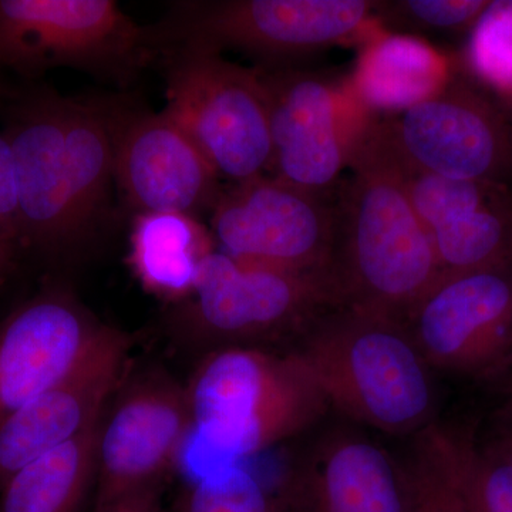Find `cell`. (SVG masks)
Wrapping results in <instances>:
<instances>
[{"instance_id":"cell-2","label":"cell","mask_w":512,"mask_h":512,"mask_svg":"<svg viewBox=\"0 0 512 512\" xmlns=\"http://www.w3.org/2000/svg\"><path fill=\"white\" fill-rule=\"evenodd\" d=\"M372 123L336 204L332 275L339 308L404 323L444 275L396 160Z\"/></svg>"},{"instance_id":"cell-21","label":"cell","mask_w":512,"mask_h":512,"mask_svg":"<svg viewBox=\"0 0 512 512\" xmlns=\"http://www.w3.org/2000/svg\"><path fill=\"white\" fill-rule=\"evenodd\" d=\"M100 421L10 477L0 490V512H80L96 487Z\"/></svg>"},{"instance_id":"cell-13","label":"cell","mask_w":512,"mask_h":512,"mask_svg":"<svg viewBox=\"0 0 512 512\" xmlns=\"http://www.w3.org/2000/svg\"><path fill=\"white\" fill-rule=\"evenodd\" d=\"M404 325L433 370L503 375L512 367V265L444 276Z\"/></svg>"},{"instance_id":"cell-9","label":"cell","mask_w":512,"mask_h":512,"mask_svg":"<svg viewBox=\"0 0 512 512\" xmlns=\"http://www.w3.org/2000/svg\"><path fill=\"white\" fill-rule=\"evenodd\" d=\"M256 69L268 101V174L328 198L375 116L363 109L346 79L336 82L296 67Z\"/></svg>"},{"instance_id":"cell-16","label":"cell","mask_w":512,"mask_h":512,"mask_svg":"<svg viewBox=\"0 0 512 512\" xmlns=\"http://www.w3.org/2000/svg\"><path fill=\"white\" fill-rule=\"evenodd\" d=\"M133 343L110 326L76 369L0 424V490L23 467L99 423L127 375Z\"/></svg>"},{"instance_id":"cell-4","label":"cell","mask_w":512,"mask_h":512,"mask_svg":"<svg viewBox=\"0 0 512 512\" xmlns=\"http://www.w3.org/2000/svg\"><path fill=\"white\" fill-rule=\"evenodd\" d=\"M194 433L212 453L241 460L308 430L330 409L299 350H212L187 384Z\"/></svg>"},{"instance_id":"cell-18","label":"cell","mask_w":512,"mask_h":512,"mask_svg":"<svg viewBox=\"0 0 512 512\" xmlns=\"http://www.w3.org/2000/svg\"><path fill=\"white\" fill-rule=\"evenodd\" d=\"M282 491L303 512H403L397 460L350 431L323 437Z\"/></svg>"},{"instance_id":"cell-1","label":"cell","mask_w":512,"mask_h":512,"mask_svg":"<svg viewBox=\"0 0 512 512\" xmlns=\"http://www.w3.org/2000/svg\"><path fill=\"white\" fill-rule=\"evenodd\" d=\"M0 119L15 156L23 256L53 268L76 261L114 222L113 94L6 87Z\"/></svg>"},{"instance_id":"cell-7","label":"cell","mask_w":512,"mask_h":512,"mask_svg":"<svg viewBox=\"0 0 512 512\" xmlns=\"http://www.w3.org/2000/svg\"><path fill=\"white\" fill-rule=\"evenodd\" d=\"M154 62L147 26L114 0H0V69L26 83L67 67L127 87Z\"/></svg>"},{"instance_id":"cell-22","label":"cell","mask_w":512,"mask_h":512,"mask_svg":"<svg viewBox=\"0 0 512 512\" xmlns=\"http://www.w3.org/2000/svg\"><path fill=\"white\" fill-rule=\"evenodd\" d=\"M181 512H303L284 491L266 487L238 464H225L192 481Z\"/></svg>"},{"instance_id":"cell-12","label":"cell","mask_w":512,"mask_h":512,"mask_svg":"<svg viewBox=\"0 0 512 512\" xmlns=\"http://www.w3.org/2000/svg\"><path fill=\"white\" fill-rule=\"evenodd\" d=\"M192 431L187 387L160 370L124 376L100 421L94 507L163 484Z\"/></svg>"},{"instance_id":"cell-29","label":"cell","mask_w":512,"mask_h":512,"mask_svg":"<svg viewBox=\"0 0 512 512\" xmlns=\"http://www.w3.org/2000/svg\"><path fill=\"white\" fill-rule=\"evenodd\" d=\"M23 261L25 258L20 249L8 238L0 235V289L5 288L18 275Z\"/></svg>"},{"instance_id":"cell-26","label":"cell","mask_w":512,"mask_h":512,"mask_svg":"<svg viewBox=\"0 0 512 512\" xmlns=\"http://www.w3.org/2000/svg\"><path fill=\"white\" fill-rule=\"evenodd\" d=\"M488 5L487 0H406L377 8L384 18L410 28L457 30L473 28Z\"/></svg>"},{"instance_id":"cell-24","label":"cell","mask_w":512,"mask_h":512,"mask_svg":"<svg viewBox=\"0 0 512 512\" xmlns=\"http://www.w3.org/2000/svg\"><path fill=\"white\" fill-rule=\"evenodd\" d=\"M466 63L478 82L512 103V0H497L471 28Z\"/></svg>"},{"instance_id":"cell-5","label":"cell","mask_w":512,"mask_h":512,"mask_svg":"<svg viewBox=\"0 0 512 512\" xmlns=\"http://www.w3.org/2000/svg\"><path fill=\"white\" fill-rule=\"evenodd\" d=\"M367 0H181L147 26L157 56L171 47L237 50L259 69L293 67L298 60L379 29Z\"/></svg>"},{"instance_id":"cell-28","label":"cell","mask_w":512,"mask_h":512,"mask_svg":"<svg viewBox=\"0 0 512 512\" xmlns=\"http://www.w3.org/2000/svg\"><path fill=\"white\" fill-rule=\"evenodd\" d=\"M94 512H164L161 505V485L140 488L121 495L110 503L96 505Z\"/></svg>"},{"instance_id":"cell-27","label":"cell","mask_w":512,"mask_h":512,"mask_svg":"<svg viewBox=\"0 0 512 512\" xmlns=\"http://www.w3.org/2000/svg\"><path fill=\"white\" fill-rule=\"evenodd\" d=\"M0 235L20 248L19 187L15 156L0 128ZM25 258V256H23Z\"/></svg>"},{"instance_id":"cell-11","label":"cell","mask_w":512,"mask_h":512,"mask_svg":"<svg viewBox=\"0 0 512 512\" xmlns=\"http://www.w3.org/2000/svg\"><path fill=\"white\" fill-rule=\"evenodd\" d=\"M210 222L220 251L237 261L293 272L332 269L336 205L272 175L221 191Z\"/></svg>"},{"instance_id":"cell-8","label":"cell","mask_w":512,"mask_h":512,"mask_svg":"<svg viewBox=\"0 0 512 512\" xmlns=\"http://www.w3.org/2000/svg\"><path fill=\"white\" fill-rule=\"evenodd\" d=\"M165 111L190 134L220 178L232 184L269 173L268 101L258 69L204 47H171L157 56Z\"/></svg>"},{"instance_id":"cell-23","label":"cell","mask_w":512,"mask_h":512,"mask_svg":"<svg viewBox=\"0 0 512 512\" xmlns=\"http://www.w3.org/2000/svg\"><path fill=\"white\" fill-rule=\"evenodd\" d=\"M427 433L477 488L491 512H512V467L490 444L467 431L433 423Z\"/></svg>"},{"instance_id":"cell-10","label":"cell","mask_w":512,"mask_h":512,"mask_svg":"<svg viewBox=\"0 0 512 512\" xmlns=\"http://www.w3.org/2000/svg\"><path fill=\"white\" fill-rule=\"evenodd\" d=\"M373 131L400 163L450 180L511 185L512 124L467 84L399 114L373 119Z\"/></svg>"},{"instance_id":"cell-32","label":"cell","mask_w":512,"mask_h":512,"mask_svg":"<svg viewBox=\"0 0 512 512\" xmlns=\"http://www.w3.org/2000/svg\"><path fill=\"white\" fill-rule=\"evenodd\" d=\"M6 86H3L2 83H0V96H2L3 92H5Z\"/></svg>"},{"instance_id":"cell-30","label":"cell","mask_w":512,"mask_h":512,"mask_svg":"<svg viewBox=\"0 0 512 512\" xmlns=\"http://www.w3.org/2000/svg\"><path fill=\"white\" fill-rule=\"evenodd\" d=\"M491 447L495 448L498 453L510 463L512 467V421L504 419V424L501 430L498 431L497 436L490 441Z\"/></svg>"},{"instance_id":"cell-20","label":"cell","mask_w":512,"mask_h":512,"mask_svg":"<svg viewBox=\"0 0 512 512\" xmlns=\"http://www.w3.org/2000/svg\"><path fill=\"white\" fill-rule=\"evenodd\" d=\"M214 245L200 218L146 212L134 215L128 264L144 291L174 306L194 292Z\"/></svg>"},{"instance_id":"cell-31","label":"cell","mask_w":512,"mask_h":512,"mask_svg":"<svg viewBox=\"0 0 512 512\" xmlns=\"http://www.w3.org/2000/svg\"><path fill=\"white\" fill-rule=\"evenodd\" d=\"M504 419L512 421V392H511L510 399H508L507 406H505V409H504Z\"/></svg>"},{"instance_id":"cell-25","label":"cell","mask_w":512,"mask_h":512,"mask_svg":"<svg viewBox=\"0 0 512 512\" xmlns=\"http://www.w3.org/2000/svg\"><path fill=\"white\" fill-rule=\"evenodd\" d=\"M399 464L403 512H467L456 485L429 447H416Z\"/></svg>"},{"instance_id":"cell-19","label":"cell","mask_w":512,"mask_h":512,"mask_svg":"<svg viewBox=\"0 0 512 512\" xmlns=\"http://www.w3.org/2000/svg\"><path fill=\"white\" fill-rule=\"evenodd\" d=\"M450 59L421 37L379 28L362 43L348 84L372 116H390L437 96L453 82Z\"/></svg>"},{"instance_id":"cell-6","label":"cell","mask_w":512,"mask_h":512,"mask_svg":"<svg viewBox=\"0 0 512 512\" xmlns=\"http://www.w3.org/2000/svg\"><path fill=\"white\" fill-rule=\"evenodd\" d=\"M333 308H339V299L332 269L285 271L214 251L190 298L170 306L168 326L185 345L212 350L255 346L305 332Z\"/></svg>"},{"instance_id":"cell-3","label":"cell","mask_w":512,"mask_h":512,"mask_svg":"<svg viewBox=\"0 0 512 512\" xmlns=\"http://www.w3.org/2000/svg\"><path fill=\"white\" fill-rule=\"evenodd\" d=\"M330 409L386 434H419L434 423L433 367L400 320L350 308L322 313L298 349Z\"/></svg>"},{"instance_id":"cell-17","label":"cell","mask_w":512,"mask_h":512,"mask_svg":"<svg viewBox=\"0 0 512 512\" xmlns=\"http://www.w3.org/2000/svg\"><path fill=\"white\" fill-rule=\"evenodd\" d=\"M393 158L444 276L512 265L511 185L450 180Z\"/></svg>"},{"instance_id":"cell-14","label":"cell","mask_w":512,"mask_h":512,"mask_svg":"<svg viewBox=\"0 0 512 512\" xmlns=\"http://www.w3.org/2000/svg\"><path fill=\"white\" fill-rule=\"evenodd\" d=\"M114 178L137 214L178 212L200 218L220 197L218 174L190 134L163 110L114 96Z\"/></svg>"},{"instance_id":"cell-15","label":"cell","mask_w":512,"mask_h":512,"mask_svg":"<svg viewBox=\"0 0 512 512\" xmlns=\"http://www.w3.org/2000/svg\"><path fill=\"white\" fill-rule=\"evenodd\" d=\"M109 329L47 275L0 318V424L76 369Z\"/></svg>"}]
</instances>
